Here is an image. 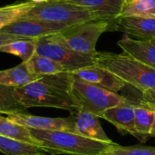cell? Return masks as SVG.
I'll list each match as a JSON object with an SVG mask.
<instances>
[{
  "mask_svg": "<svg viewBox=\"0 0 155 155\" xmlns=\"http://www.w3.org/2000/svg\"><path fill=\"white\" fill-rule=\"evenodd\" d=\"M28 129V128H27ZM37 145L51 154L104 155L115 143H104L67 131L28 129Z\"/></svg>",
  "mask_w": 155,
  "mask_h": 155,
  "instance_id": "cell-1",
  "label": "cell"
},
{
  "mask_svg": "<svg viewBox=\"0 0 155 155\" xmlns=\"http://www.w3.org/2000/svg\"><path fill=\"white\" fill-rule=\"evenodd\" d=\"M94 61L96 64L108 69L126 84H130L141 92L155 89L154 68L124 52L122 54L97 52Z\"/></svg>",
  "mask_w": 155,
  "mask_h": 155,
  "instance_id": "cell-2",
  "label": "cell"
},
{
  "mask_svg": "<svg viewBox=\"0 0 155 155\" xmlns=\"http://www.w3.org/2000/svg\"><path fill=\"white\" fill-rule=\"evenodd\" d=\"M69 94L77 111L88 112L97 116L109 108L132 102L118 93L81 80L74 76L72 73Z\"/></svg>",
  "mask_w": 155,
  "mask_h": 155,
  "instance_id": "cell-3",
  "label": "cell"
},
{
  "mask_svg": "<svg viewBox=\"0 0 155 155\" xmlns=\"http://www.w3.org/2000/svg\"><path fill=\"white\" fill-rule=\"evenodd\" d=\"M15 97L25 108L50 107L77 112L69 92L43 81L41 78L15 89Z\"/></svg>",
  "mask_w": 155,
  "mask_h": 155,
  "instance_id": "cell-4",
  "label": "cell"
},
{
  "mask_svg": "<svg viewBox=\"0 0 155 155\" xmlns=\"http://www.w3.org/2000/svg\"><path fill=\"white\" fill-rule=\"evenodd\" d=\"M24 16L63 24L67 26L87 21L104 20L100 13L94 9L57 0H46L43 3L35 4Z\"/></svg>",
  "mask_w": 155,
  "mask_h": 155,
  "instance_id": "cell-5",
  "label": "cell"
},
{
  "mask_svg": "<svg viewBox=\"0 0 155 155\" xmlns=\"http://www.w3.org/2000/svg\"><path fill=\"white\" fill-rule=\"evenodd\" d=\"M111 21L93 20L69 26L60 33L63 42L73 51L94 56L97 53L96 44L103 33L109 30Z\"/></svg>",
  "mask_w": 155,
  "mask_h": 155,
  "instance_id": "cell-6",
  "label": "cell"
},
{
  "mask_svg": "<svg viewBox=\"0 0 155 155\" xmlns=\"http://www.w3.org/2000/svg\"><path fill=\"white\" fill-rule=\"evenodd\" d=\"M35 54L46 56L62 64L68 72L95 64L94 56L78 54L70 49L58 34L49 35L34 39Z\"/></svg>",
  "mask_w": 155,
  "mask_h": 155,
  "instance_id": "cell-7",
  "label": "cell"
},
{
  "mask_svg": "<svg viewBox=\"0 0 155 155\" xmlns=\"http://www.w3.org/2000/svg\"><path fill=\"white\" fill-rule=\"evenodd\" d=\"M67 27L69 26L63 24L51 23L37 18L23 16L0 29V34L15 35L21 38L36 39L42 36L58 34Z\"/></svg>",
  "mask_w": 155,
  "mask_h": 155,
  "instance_id": "cell-8",
  "label": "cell"
},
{
  "mask_svg": "<svg viewBox=\"0 0 155 155\" xmlns=\"http://www.w3.org/2000/svg\"><path fill=\"white\" fill-rule=\"evenodd\" d=\"M108 31H120L138 40L155 38V15L118 16L113 21Z\"/></svg>",
  "mask_w": 155,
  "mask_h": 155,
  "instance_id": "cell-9",
  "label": "cell"
},
{
  "mask_svg": "<svg viewBox=\"0 0 155 155\" xmlns=\"http://www.w3.org/2000/svg\"><path fill=\"white\" fill-rule=\"evenodd\" d=\"M7 117L14 123L25 128L48 131H67L74 133V119L71 114L69 117H45L32 115L26 113L8 114Z\"/></svg>",
  "mask_w": 155,
  "mask_h": 155,
  "instance_id": "cell-10",
  "label": "cell"
},
{
  "mask_svg": "<svg viewBox=\"0 0 155 155\" xmlns=\"http://www.w3.org/2000/svg\"><path fill=\"white\" fill-rule=\"evenodd\" d=\"M72 74L87 83L98 85L114 93H119L127 85L114 73L96 64L77 69L72 72Z\"/></svg>",
  "mask_w": 155,
  "mask_h": 155,
  "instance_id": "cell-11",
  "label": "cell"
},
{
  "mask_svg": "<svg viewBox=\"0 0 155 155\" xmlns=\"http://www.w3.org/2000/svg\"><path fill=\"white\" fill-rule=\"evenodd\" d=\"M98 117L111 123L121 133L129 134L137 138L135 129L134 103L131 102L129 104L109 108L104 111Z\"/></svg>",
  "mask_w": 155,
  "mask_h": 155,
  "instance_id": "cell-12",
  "label": "cell"
},
{
  "mask_svg": "<svg viewBox=\"0 0 155 155\" xmlns=\"http://www.w3.org/2000/svg\"><path fill=\"white\" fill-rule=\"evenodd\" d=\"M117 45L124 53L155 69V38L138 40L124 35Z\"/></svg>",
  "mask_w": 155,
  "mask_h": 155,
  "instance_id": "cell-13",
  "label": "cell"
},
{
  "mask_svg": "<svg viewBox=\"0 0 155 155\" xmlns=\"http://www.w3.org/2000/svg\"><path fill=\"white\" fill-rule=\"evenodd\" d=\"M72 114L74 119L75 134L104 143H114L106 135L97 115L84 111H77Z\"/></svg>",
  "mask_w": 155,
  "mask_h": 155,
  "instance_id": "cell-14",
  "label": "cell"
},
{
  "mask_svg": "<svg viewBox=\"0 0 155 155\" xmlns=\"http://www.w3.org/2000/svg\"><path fill=\"white\" fill-rule=\"evenodd\" d=\"M40 78L41 76L33 74L28 71L25 62L13 68L0 71V84L14 88L23 87Z\"/></svg>",
  "mask_w": 155,
  "mask_h": 155,
  "instance_id": "cell-15",
  "label": "cell"
},
{
  "mask_svg": "<svg viewBox=\"0 0 155 155\" xmlns=\"http://www.w3.org/2000/svg\"><path fill=\"white\" fill-rule=\"evenodd\" d=\"M94 9L104 20L113 21L119 16L124 0H57Z\"/></svg>",
  "mask_w": 155,
  "mask_h": 155,
  "instance_id": "cell-16",
  "label": "cell"
},
{
  "mask_svg": "<svg viewBox=\"0 0 155 155\" xmlns=\"http://www.w3.org/2000/svg\"><path fill=\"white\" fill-rule=\"evenodd\" d=\"M0 153L6 155H35L49 153L47 150L36 144L24 143L0 135Z\"/></svg>",
  "mask_w": 155,
  "mask_h": 155,
  "instance_id": "cell-17",
  "label": "cell"
},
{
  "mask_svg": "<svg viewBox=\"0 0 155 155\" xmlns=\"http://www.w3.org/2000/svg\"><path fill=\"white\" fill-rule=\"evenodd\" d=\"M135 129L137 139L144 143L151 137V130L153 124L155 110L141 104H134Z\"/></svg>",
  "mask_w": 155,
  "mask_h": 155,
  "instance_id": "cell-18",
  "label": "cell"
},
{
  "mask_svg": "<svg viewBox=\"0 0 155 155\" xmlns=\"http://www.w3.org/2000/svg\"><path fill=\"white\" fill-rule=\"evenodd\" d=\"M28 71L38 76H45L68 72L62 64L37 54H35L28 61L25 62Z\"/></svg>",
  "mask_w": 155,
  "mask_h": 155,
  "instance_id": "cell-19",
  "label": "cell"
},
{
  "mask_svg": "<svg viewBox=\"0 0 155 155\" xmlns=\"http://www.w3.org/2000/svg\"><path fill=\"white\" fill-rule=\"evenodd\" d=\"M35 4L32 0H26L0 7V29L25 15Z\"/></svg>",
  "mask_w": 155,
  "mask_h": 155,
  "instance_id": "cell-20",
  "label": "cell"
},
{
  "mask_svg": "<svg viewBox=\"0 0 155 155\" xmlns=\"http://www.w3.org/2000/svg\"><path fill=\"white\" fill-rule=\"evenodd\" d=\"M0 135L15 139L24 143L36 144L29 130L11 121L8 117L0 115ZM37 145V144H36Z\"/></svg>",
  "mask_w": 155,
  "mask_h": 155,
  "instance_id": "cell-21",
  "label": "cell"
},
{
  "mask_svg": "<svg viewBox=\"0 0 155 155\" xmlns=\"http://www.w3.org/2000/svg\"><path fill=\"white\" fill-rule=\"evenodd\" d=\"M0 52L14 54L26 62L35 54V44L34 39L21 38L1 46Z\"/></svg>",
  "mask_w": 155,
  "mask_h": 155,
  "instance_id": "cell-22",
  "label": "cell"
},
{
  "mask_svg": "<svg viewBox=\"0 0 155 155\" xmlns=\"http://www.w3.org/2000/svg\"><path fill=\"white\" fill-rule=\"evenodd\" d=\"M155 15V0H124L119 16Z\"/></svg>",
  "mask_w": 155,
  "mask_h": 155,
  "instance_id": "cell-23",
  "label": "cell"
},
{
  "mask_svg": "<svg viewBox=\"0 0 155 155\" xmlns=\"http://www.w3.org/2000/svg\"><path fill=\"white\" fill-rule=\"evenodd\" d=\"M14 87L0 84V114H13L26 113L27 108L23 106L15 97Z\"/></svg>",
  "mask_w": 155,
  "mask_h": 155,
  "instance_id": "cell-24",
  "label": "cell"
},
{
  "mask_svg": "<svg viewBox=\"0 0 155 155\" xmlns=\"http://www.w3.org/2000/svg\"><path fill=\"white\" fill-rule=\"evenodd\" d=\"M104 155H155V147L141 145L122 146L115 143Z\"/></svg>",
  "mask_w": 155,
  "mask_h": 155,
  "instance_id": "cell-25",
  "label": "cell"
},
{
  "mask_svg": "<svg viewBox=\"0 0 155 155\" xmlns=\"http://www.w3.org/2000/svg\"><path fill=\"white\" fill-rule=\"evenodd\" d=\"M141 93L142 98L140 104L155 110V89L145 90Z\"/></svg>",
  "mask_w": 155,
  "mask_h": 155,
  "instance_id": "cell-26",
  "label": "cell"
},
{
  "mask_svg": "<svg viewBox=\"0 0 155 155\" xmlns=\"http://www.w3.org/2000/svg\"><path fill=\"white\" fill-rule=\"evenodd\" d=\"M18 39H21V37L15 36V35H2V34H0V47L6 45V44H8V43L13 42V41L18 40Z\"/></svg>",
  "mask_w": 155,
  "mask_h": 155,
  "instance_id": "cell-27",
  "label": "cell"
},
{
  "mask_svg": "<svg viewBox=\"0 0 155 155\" xmlns=\"http://www.w3.org/2000/svg\"><path fill=\"white\" fill-rule=\"evenodd\" d=\"M151 137H154L155 138V116H154V121H153V124L151 130Z\"/></svg>",
  "mask_w": 155,
  "mask_h": 155,
  "instance_id": "cell-28",
  "label": "cell"
},
{
  "mask_svg": "<svg viewBox=\"0 0 155 155\" xmlns=\"http://www.w3.org/2000/svg\"><path fill=\"white\" fill-rule=\"evenodd\" d=\"M32 1H34V2L36 3V4H39V3H43V2H45V1H46V0H32Z\"/></svg>",
  "mask_w": 155,
  "mask_h": 155,
  "instance_id": "cell-29",
  "label": "cell"
},
{
  "mask_svg": "<svg viewBox=\"0 0 155 155\" xmlns=\"http://www.w3.org/2000/svg\"><path fill=\"white\" fill-rule=\"evenodd\" d=\"M35 155H47V154H35ZM53 155V154H52Z\"/></svg>",
  "mask_w": 155,
  "mask_h": 155,
  "instance_id": "cell-30",
  "label": "cell"
}]
</instances>
